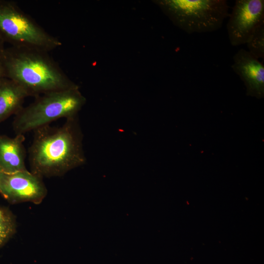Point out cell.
I'll return each instance as SVG.
<instances>
[{
  "label": "cell",
  "mask_w": 264,
  "mask_h": 264,
  "mask_svg": "<svg viewBox=\"0 0 264 264\" xmlns=\"http://www.w3.org/2000/svg\"><path fill=\"white\" fill-rule=\"evenodd\" d=\"M33 132L28 151L32 173L40 177L60 176L85 163L77 116L66 119L60 126L47 125Z\"/></svg>",
  "instance_id": "1"
},
{
  "label": "cell",
  "mask_w": 264,
  "mask_h": 264,
  "mask_svg": "<svg viewBox=\"0 0 264 264\" xmlns=\"http://www.w3.org/2000/svg\"><path fill=\"white\" fill-rule=\"evenodd\" d=\"M48 53L27 47L5 49L4 77L23 87L30 96L78 86Z\"/></svg>",
  "instance_id": "2"
},
{
  "label": "cell",
  "mask_w": 264,
  "mask_h": 264,
  "mask_svg": "<svg viewBox=\"0 0 264 264\" xmlns=\"http://www.w3.org/2000/svg\"><path fill=\"white\" fill-rule=\"evenodd\" d=\"M86 102L78 86L40 95L16 113L14 122L15 132L24 134L60 118L77 116Z\"/></svg>",
  "instance_id": "3"
},
{
  "label": "cell",
  "mask_w": 264,
  "mask_h": 264,
  "mask_svg": "<svg viewBox=\"0 0 264 264\" xmlns=\"http://www.w3.org/2000/svg\"><path fill=\"white\" fill-rule=\"evenodd\" d=\"M173 24L188 34L211 32L228 16L225 0H153Z\"/></svg>",
  "instance_id": "4"
},
{
  "label": "cell",
  "mask_w": 264,
  "mask_h": 264,
  "mask_svg": "<svg viewBox=\"0 0 264 264\" xmlns=\"http://www.w3.org/2000/svg\"><path fill=\"white\" fill-rule=\"evenodd\" d=\"M0 37L13 46L27 47L48 52L62 45L50 34L14 2L0 0Z\"/></svg>",
  "instance_id": "5"
},
{
  "label": "cell",
  "mask_w": 264,
  "mask_h": 264,
  "mask_svg": "<svg viewBox=\"0 0 264 264\" xmlns=\"http://www.w3.org/2000/svg\"><path fill=\"white\" fill-rule=\"evenodd\" d=\"M263 24L264 0H236L226 25L231 44L236 46L245 44Z\"/></svg>",
  "instance_id": "6"
},
{
  "label": "cell",
  "mask_w": 264,
  "mask_h": 264,
  "mask_svg": "<svg viewBox=\"0 0 264 264\" xmlns=\"http://www.w3.org/2000/svg\"><path fill=\"white\" fill-rule=\"evenodd\" d=\"M0 193L13 202H40L46 194L41 177L27 170L0 171Z\"/></svg>",
  "instance_id": "7"
},
{
  "label": "cell",
  "mask_w": 264,
  "mask_h": 264,
  "mask_svg": "<svg viewBox=\"0 0 264 264\" xmlns=\"http://www.w3.org/2000/svg\"><path fill=\"white\" fill-rule=\"evenodd\" d=\"M246 87L247 95L262 98L264 96V66L247 50L240 49L233 56L231 66Z\"/></svg>",
  "instance_id": "8"
},
{
  "label": "cell",
  "mask_w": 264,
  "mask_h": 264,
  "mask_svg": "<svg viewBox=\"0 0 264 264\" xmlns=\"http://www.w3.org/2000/svg\"><path fill=\"white\" fill-rule=\"evenodd\" d=\"M24 134L14 138L0 136V168L7 173L27 170L25 166Z\"/></svg>",
  "instance_id": "9"
},
{
  "label": "cell",
  "mask_w": 264,
  "mask_h": 264,
  "mask_svg": "<svg viewBox=\"0 0 264 264\" xmlns=\"http://www.w3.org/2000/svg\"><path fill=\"white\" fill-rule=\"evenodd\" d=\"M28 92L15 81L4 77L0 79V122L22 108Z\"/></svg>",
  "instance_id": "10"
},
{
  "label": "cell",
  "mask_w": 264,
  "mask_h": 264,
  "mask_svg": "<svg viewBox=\"0 0 264 264\" xmlns=\"http://www.w3.org/2000/svg\"><path fill=\"white\" fill-rule=\"evenodd\" d=\"M246 44L251 55L258 59L264 58V24L255 30Z\"/></svg>",
  "instance_id": "11"
},
{
  "label": "cell",
  "mask_w": 264,
  "mask_h": 264,
  "mask_svg": "<svg viewBox=\"0 0 264 264\" xmlns=\"http://www.w3.org/2000/svg\"><path fill=\"white\" fill-rule=\"evenodd\" d=\"M15 230V223L11 216L0 209V247L10 238Z\"/></svg>",
  "instance_id": "12"
},
{
  "label": "cell",
  "mask_w": 264,
  "mask_h": 264,
  "mask_svg": "<svg viewBox=\"0 0 264 264\" xmlns=\"http://www.w3.org/2000/svg\"><path fill=\"white\" fill-rule=\"evenodd\" d=\"M3 41L0 37V79L4 77V60L5 49L3 46Z\"/></svg>",
  "instance_id": "13"
},
{
  "label": "cell",
  "mask_w": 264,
  "mask_h": 264,
  "mask_svg": "<svg viewBox=\"0 0 264 264\" xmlns=\"http://www.w3.org/2000/svg\"><path fill=\"white\" fill-rule=\"evenodd\" d=\"M0 171H1V169H0Z\"/></svg>",
  "instance_id": "14"
}]
</instances>
